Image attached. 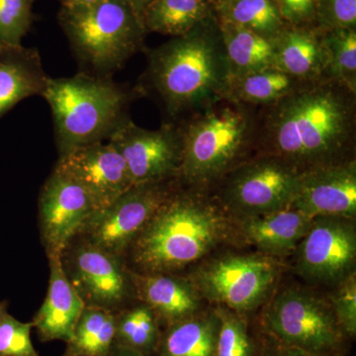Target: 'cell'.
<instances>
[{
	"mask_svg": "<svg viewBox=\"0 0 356 356\" xmlns=\"http://www.w3.org/2000/svg\"><path fill=\"white\" fill-rule=\"evenodd\" d=\"M355 95L332 79L302 83L257 115L261 154L303 172L346 161L355 136Z\"/></svg>",
	"mask_w": 356,
	"mask_h": 356,
	"instance_id": "6da1fadb",
	"label": "cell"
},
{
	"mask_svg": "<svg viewBox=\"0 0 356 356\" xmlns=\"http://www.w3.org/2000/svg\"><path fill=\"white\" fill-rule=\"evenodd\" d=\"M145 51L147 67L137 88L140 95L153 92L173 120L226 96L229 67L215 16L184 36Z\"/></svg>",
	"mask_w": 356,
	"mask_h": 356,
	"instance_id": "7a4b0ae2",
	"label": "cell"
},
{
	"mask_svg": "<svg viewBox=\"0 0 356 356\" xmlns=\"http://www.w3.org/2000/svg\"><path fill=\"white\" fill-rule=\"evenodd\" d=\"M140 95L112 76L79 72L72 76L49 77L41 96L53 115L60 156L105 142L130 117L129 106Z\"/></svg>",
	"mask_w": 356,
	"mask_h": 356,
	"instance_id": "3957f363",
	"label": "cell"
},
{
	"mask_svg": "<svg viewBox=\"0 0 356 356\" xmlns=\"http://www.w3.org/2000/svg\"><path fill=\"white\" fill-rule=\"evenodd\" d=\"M224 229V219L212 204L196 194L173 191L134 241V262L147 274L175 270L207 254Z\"/></svg>",
	"mask_w": 356,
	"mask_h": 356,
	"instance_id": "277c9868",
	"label": "cell"
},
{
	"mask_svg": "<svg viewBox=\"0 0 356 356\" xmlns=\"http://www.w3.org/2000/svg\"><path fill=\"white\" fill-rule=\"evenodd\" d=\"M58 22L81 72L112 76L136 54L146 50L147 31L127 0L62 4Z\"/></svg>",
	"mask_w": 356,
	"mask_h": 356,
	"instance_id": "5b68a950",
	"label": "cell"
},
{
	"mask_svg": "<svg viewBox=\"0 0 356 356\" xmlns=\"http://www.w3.org/2000/svg\"><path fill=\"white\" fill-rule=\"evenodd\" d=\"M252 109L222 98L180 123L184 156L178 177L204 186L240 165L257 138V115Z\"/></svg>",
	"mask_w": 356,
	"mask_h": 356,
	"instance_id": "8992f818",
	"label": "cell"
},
{
	"mask_svg": "<svg viewBox=\"0 0 356 356\" xmlns=\"http://www.w3.org/2000/svg\"><path fill=\"white\" fill-rule=\"evenodd\" d=\"M301 170L273 154H261L224 175L222 200L243 217L290 207L296 196Z\"/></svg>",
	"mask_w": 356,
	"mask_h": 356,
	"instance_id": "52a82bcc",
	"label": "cell"
},
{
	"mask_svg": "<svg viewBox=\"0 0 356 356\" xmlns=\"http://www.w3.org/2000/svg\"><path fill=\"white\" fill-rule=\"evenodd\" d=\"M264 322L278 343L311 355L329 356L343 343V332L332 307L302 290L278 294Z\"/></svg>",
	"mask_w": 356,
	"mask_h": 356,
	"instance_id": "ba28073f",
	"label": "cell"
},
{
	"mask_svg": "<svg viewBox=\"0 0 356 356\" xmlns=\"http://www.w3.org/2000/svg\"><path fill=\"white\" fill-rule=\"evenodd\" d=\"M168 181L134 184L113 203L96 211L77 236H81L84 243L120 257L172 195Z\"/></svg>",
	"mask_w": 356,
	"mask_h": 356,
	"instance_id": "9c48e42d",
	"label": "cell"
},
{
	"mask_svg": "<svg viewBox=\"0 0 356 356\" xmlns=\"http://www.w3.org/2000/svg\"><path fill=\"white\" fill-rule=\"evenodd\" d=\"M108 142L125 161L134 184L168 181L178 177L184 156L180 124L168 122L156 130H147L129 118Z\"/></svg>",
	"mask_w": 356,
	"mask_h": 356,
	"instance_id": "30bf717a",
	"label": "cell"
},
{
	"mask_svg": "<svg viewBox=\"0 0 356 356\" xmlns=\"http://www.w3.org/2000/svg\"><path fill=\"white\" fill-rule=\"evenodd\" d=\"M277 269L270 259L257 255L228 257L213 262L198 275V284L209 299L232 310L254 309L266 296Z\"/></svg>",
	"mask_w": 356,
	"mask_h": 356,
	"instance_id": "8fae6325",
	"label": "cell"
},
{
	"mask_svg": "<svg viewBox=\"0 0 356 356\" xmlns=\"http://www.w3.org/2000/svg\"><path fill=\"white\" fill-rule=\"evenodd\" d=\"M97 207L74 179L54 168L42 187L39 218L49 257H63Z\"/></svg>",
	"mask_w": 356,
	"mask_h": 356,
	"instance_id": "7c38bea8",
	"label": "cell"
},
{
	"mask_svg": "<svg viewBox=\"0 0 356 356\" xmlns=\"http://www.w3.org/2000/svg\"><path fill=\"white\" fill-rule=\"evenodd\" d=\"M350 218L321 216L299 243V273L315 282H336L350 275L355 262V228Z\"/></svg>",
	"mask_w": 356,
	"mask_h": 356,
	"instance_id": "4fadbf2b",
	"label": "cell"
},
{
	"mask_svg": "<svg viewBox=\"0 0 356 356\" xmlns=\"http://www.w3.org/2000/svg\"><path fill=\"white\" fill-rule=\"evenodd\" d=\"M55 168L81 185L97 210L106 208L134 185L125 161L109 142L79 147L60 156Z\"/></svg>",
	"mask_w": 356,
	"mask_h": 356,
	"instance_id": "5bb4252c",
	"label": "cell"
},
{
	"mask_svg": "<svg viewBox=\"0 0 356 356\" xmlns=\"http://www.w3.org/2000/svg\"><path fill=\"white\" fill-rule=\"evenodd\" d=\"M291 207L312 218L356 214V163L350 159L303 170Z\"/></svg>",
	"mask_w": 356,
	"mask_h": 356,
	"instance_id": "9a60e30c",
	"label": "cell"
},
{
	"mask_svg": "<svg viewBox=\"0 0 356 356\" xmlns=\"http://www.w3.org/2000/svg\"><path fill=\"white\" fill-rule=\"evenodd\" d=\"M67 261L63 264L67 278L86 306L111 309L127 296L128 275L120 257L83 242Z\"/></svg>",
	"mask_w": 356,
	"mask_h": 356,
	"instance_id": "2e32d148",
	"label": "cell"
},
{
	"mask_svg": "<svg viewBox=\"0 0 356 356\" xmlns=\"http://www.w3.org/2000/svg\"><path fill=\"white\" fill-rule=\"evenodd\" d=\"M62 257H49L48 292L32 323L44 341L60 339L70 343L86 305L67 278Z\"/></svg>",
	"mask_w": 356,
	"mask_h": 356,
	"instance_id": "e0dca14e",
	"label": "cell"
},
{
	"mask_svg": "<svg viewBox=\"0 0 356 356\" xmlns=\"http://www.w3.org/2000/svg\"><path fill=\"white\" fill-rule=\"evenodd\" d=\"M327 56L314 26L287 27L274 39L273 67L301 83L325 79Z\"/></svg>",
	"mask_w": 356,
	"mask_h": 356,
	"instance_id": "ac0fdd59",
	"label": "cell"
},
{
	"mask_svg": "<svg viewBox=\"0 0 356 356\" xmlns=\"http://www.w3.org/2000/svg\"><path fill=\"white\" fill-rule=\"evenodd\" d=\"M49 77L36 48L0 47V118L26 98L41 96Z\"/></svg>",
	"mask_w": 356,
	"mask_h": 356,
	"instance_id": "d6986e66",
	"label": "cell"
},
{
	"mask_svg": "<svg viewBox=\"0 0 356 356\" xmlns=\"http://www.w3.org/2000/svg\"><path fill=\"white\" fill-rule=\"evenodd\" d=\"M243 232L248 242L262 252L283 254L294 250L309 231L314 218L295 208L243 217Z\"/></svg>",
	"mask_w": 356,
	"mask_h": 356,
	"instance_id": "ffe728a7",
	"label": "cell"
},
{
	"mask_svg": "<svg viewBox=\"0 0 356 356\" xmlns=\"http://www.w3.org/2000/svg\"><path fill=\"white\" fill-rule=\"evenodd\" d=\"M131 277L140 296L156 315L175 323L197 311V292L186 280L165 273L132 274Z\"/></svg>",
	"mask_w": 356,
	"mask_h": 356,
	"instance_id": "44dd1931",
	"label": "cell"
},
{
	"mask_svg": "<svg viewBox=\"0 0 356 356\" xmlns=\"http://www.w3.org/2000/svg\"><path fill=\"white\" fill-rule=\"evenodd\" d=\"M217 23L228 63L229 81L273 67L274 40L238 26Z\"/></svg>",
	"mask_w": 356,
	"mask_h": 356,
	"instance_id": "7402d4cb",
	"label": "cell"
},
{
	"mask_svg": "<svg viewBox=\"0 0 356 356\" xmlns=\"http://www.w3.org/2000/svg\"><path fill=\"white\" fill-rule=\"evenodd\" d=\"M208 0H154L143 16L147 32L168 36H184L197 26L214 17Z\"/></svg>",
	"mask_w": 356,
	"mask_h": 356,
	"instance_id": "603a6c76",
	"label": "cell"
},
{
	"mask_svg": "<svg viewBox=\"0 0 356 356\" xmlns=\"http://www.w3.org/2000/svg\"><path fill=\"white\" fill-rule=\"evenodd\" d=\"M302 83H305L270 67L231 79L225 98L252 108H262L277 102Z\"/></svg>",
	"mask_w": 356,
	"mask_h": 356,
	"instance_id": "cb8c5ba5",
	"label": "cell"
},
{
	"mask_svg": "<svg viewBox=\"0 0 356 356\" xmlns=\"http://www.w3.org/2000/svg\"><path fill=\"white\" fill-rule=\"evenodd\" d=\"M216 313L173 323L161 343V356H216Z\"/></svg>",
	"mask_w": 356,
	"mask_h": 356,
	"instance_id": "d4e9b609",
	"label": "cell"
},
{
	"mask_svg": "<svg viewBox=\"0 0 356 356\" xmlns=\"http://www.w3.org/2000/svg\"><path fill=\"white\" fill-rule=\"evenodd\" d=\"M214 13L218 22L238 26L270 40L288 26L274 0H232L214 7Z\"/></svg>",
	"mask_w": 356,
	"mask_h": 356,
	"instance_id": "484cf974",
	"label": "cell"
},
{
	"mask_svg": "<svg viewBox=\"0 0 356 356\" xmlns=\"http://www.w3.org/2000/svg\"><path fill=\"white\" fill-rule=\"evenodd\" d=\"M116 337V317L110 309L86 306L70 341V353L108 356Z\"/></svg>",
	"mask_w": 356,
	"mask_h": 356,
	"instance_id": "4316f807",
	"label": "cell"
},
{
	"mask_svg": "<svg viewBox=\"0 0 356 356\" xmlns=\"http://www.w3.org/2000/svg\"><path fill=\"white\" fill-rule=\"evenodd\" d=\"M322 39L327 56L325 79L356 95V29L322 32Z\"/></svg>",
	"mask_w": 356,
	"mask_h": 356,
	"instance_id": "83f0119b",
	"label": "cell"
},
{
	"mask_svg": "<svg viewBox=\"0 0 356 356\" xmlns=\"http://www.w3.org/2000/svg\"><path fill=\"white\" fill-rule=\"evenodd\" d=\"M153 309L140 305L116 318V337L119 344L146 355L159 343L158 318Z\"/></svg>",
	"mask_w": 356,
	"mask_h": 356,
	"instance_id": "f1b7e54d",
	"label": "cell"
},
{
	"mask_svg": "<svg viewBox=\"0 0 356 356\" xmlns=\"http://www.w3.org/2000/svg\"><path fill=\"white\" fill-rule=\"evenodd\" d=\"M35 0H0V47L20 46L33 23Z\"/></svg>",
	"mask_w": 356,
	"mask_h": 356,
	"instance_id": "f546056e",
	"label": "cell"
},
{
	"mask_svg": "<svg viewBox=\"0 0 356 356\" xmlns=\"http://www.w3.org/2000/svg\"><path fill=\"white\" fill-rule=\"evenodd\" d=\"M218 327L216 356H254L247 325L232 312H216Z\"/></svg>",
	"mask_w": 356,
	"mask_h": 356,
	"instance_id": "4dcf8cb0",
	"label": "cell"
},
{
	"mask_svg": "<svg viewBox=\"0 0 356 356\" xmlns=\"http://www.w3.org/2000/svg\"><path fill=\"white\" fill-rule=\"evenodd\" d=\"M33 323H22L0 306V356H40L31 341Z\"/></svg>",
	"mask_w": 356,
	"mask_h": 356,
	"instance_id": "1f68e13d",
	"label": "cell"
},
{
	"mask_svg": "<svg viewBox=\"0 0 356 356\" xmlns=\"http://www.w3.org/2000/svg\"><path fill=\"white\" fill-rule=\"evenodd\" d=\"M314 27L321 32L356 29V0H318Z\"/></svg>",
	"mask_w": 356,
	"mask_h": 356,
	"instance_id": "d6a6232c",
	"label": "cell"
},
{
	"mask_svg": "<svg viewBox=\"0 0 356 356\" xmlns=\"http://www.w3.org/2000/svg\"><path fill=\"white\" fill-rule=\"evenodd\" d=\"M332 297V311L343 334H356V281L355 274L348 275Z\"/></svg>",
	"mask_w": 356,
	"mask_h": 356,
	"instance_id": "836d02e7",
	"label": "cell"
},
{
	"mask_svg": "<svg viewBox=\"0 0 356 356\" xmlns=\"http://www.w3.org/2000/svg\"><path fill=\"white\" fill-rule=\"evenodd\" d=\"M281 15L292 26H314L318 0H274Z\"/></svg>",
	"mask_w": 356,
	"mask_h": 356,
	"instance_id": "e575fe53",
	"label": "cell"
},
{
	"mask_svg": "<svg viewBox=\"0 0 356 356\" xmlns=\"http://www.w3.org/2000/svg\"><path fill=\"white\" fill-rule=\"evenodd\" d=\"M261 356H318L311 355V353H306L297 348H289V346H283V344H278V346H273V348H267L261 353Z\"/></svg>",
	"mask_w": 356,
	"mask_h": 356,
	"instance_id": "d590c367",
	"label": "cell"
},
{
	"mask_svg": "<svg viewBox=\"0 0 356 356\" xmlns=\"http://www.w3.org/2000/svg\"><path fill=\"white\" fill-rule=\"evenodd\" d=\"M153 1H154V0H127L128 3L132 7L133 10L137 14L140 21L143 19L145 11H146L147 7H149V4Z\"/></svg>",
	"mask_w": 356,
	"mask_h": 356,
	"instance_id": "8d00e7d4",
	"label": "cell"
},
{
	"mask_svg": "<svg viewBox=\"0 0 356 356\" xmlns=\"http://www.w3.org/2000/svg\"><path fill=\"white\" fill-rule=\"evenodd\" d=\"M108 356H145V355L139 353V351L131 350V348H125V346H122L119 344L114 353H110Z\"/></svg>",
	"mask_w": 356,
	"mask_h": 356,
	"instance_id": "74e56055",
	"label": "cell"
},
{
	"mask_svg": "<svg viewBox=\"0 0 356 356\" xmlns=\"http://www.w3.org/2000/svg\"><path fill=\"white\" fill-rule=\"evenodd\" d=\"M104 0H63L62 4H81V6H88V4L97 3Z\"/></svg>",
	"mask_w": 356,
	"mask_h": 356,
	"instance_id": "f35d334b",
	"label": "cell"
},
{
	"mask_svg": "<svg viewBox=\"0 0 356 356\" xmlns=\"http://www.w3.org/2000/svg\"><path fill=\"white\" fill-rule=\"evenodd\" d=\"M232 1V0H211L213 8L216 6H222V4L227 3V2Z\"/></svg>",
	"mask_w": 356,
	"mask_h": 356,
	"instance_id": "ab89813d",
	"label": "cell"
},
{
	"mask_svg": "<svg viewBox=\"0 0 356 356\" xmlns=\"http://www.w3.org/2000/svg\"><path fill=\"white\" fill-rule=\"evenodd\" d=\"M70 356H88V355H76V353H70Z\"/></svg>",
	"mask_w": 356,
	"mask_h": 356,
	"instance_id": "60d3db41",
	"label": "cell"
},
{
	"mask_svg": "<svg viewBox=\"0 0 356 356\" xmlns=\"http://www.w3.org/2000/svg\"><path fill=\"white\" fill-rule=\"evenodd\" d=\"M208 1H210V2H211V0H208ZM211 4H212V3H211Z\"/></svg>",
	"mask_w": 356,
	"mask_h": 356,
	"instance_id": "b9f144b4",
	"label": "cell"
},
{
	"mask_svg": "<svg viewBox=\"0 0 356 356\" xmlns=\"http://www.w3.org/2000/svg\"><path fill=\"white\" fill-rule=\"evenodd\" d=\"M60 2H62V1H63V0H60Z\"/></svg>",
	"mask_w": 356,
	"mask_h": 356,
	"instance_id": "7bdbcfd3",
	"label": "cell"
},
{
	"mask_svg": "<svg viewBox=\"0 0 356 356\" xmlns=\"http://www.w3.org/2000/svg\"><path fill=\"white\" fill-rule=\"evenodd\" d=\"M0 306H1V304H0Z\"/></svg>",
	"mask_w": 356,
	"mask_h": 356,
	"instance_id": "ee69618b",
	"label": "cell"
}]
</instances>
